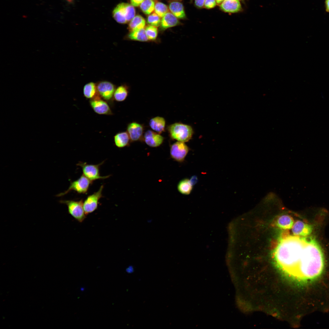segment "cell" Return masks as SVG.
Returning a JSON list of instances; mask_svg holds the SVG:
<instances>
[{
  "mask_svg": "<svg viewBox=\"0 0 329 329\" xmlns=\"http://www.w3.org/2000/svg\"><path fill=\"white\" fill-rule=\"evenodd\" d=\"M305 243L299 265L297 281L310 283L319 279L324 272L325 261L322 248L313 236H305Z\"/></svg>",
  "mask_w": 329,
  "mask_h": 329,
  "instance_id": "1",
  "label": "cell"
},
{
  "mask_svg": "<svg viewBox=\"0 0 329 329\" xmlns=\"http://www.w3.org/2000/svg\"><path fill=\"white\" fill-rule=\"evenodd\" d=\"M305 243V237L282 233L274 252L275 260L279 267L290 277L298 268Z\"/></svg>",
  "mask_w": 329,
  "mask_h": 329,
  "instance_id": "2",
  "label": "cell"
},
{
  "mask_svg": "<svg viewBox=\"0 0 329 329\" xmlns=\"http://www.w3.org/2000/svg\"><path fill=\"white\" fill-rule=\"evenodd\" d=\"M167 129L171 138L184 143L189 141L191 138L193 133V129L191 126L179 122L169 125Z\"/></svg>",
  "mask_w": 329,
  "mask_h": 329,
  "instance_id": "3",
  "label": "cell"
},
{
  "mask_svg": "<svg viewBox=\"0 0 329 329\" xmlns=\"http://www.w3.org/2000/svg\"><path fill=\"white\" fill-rule=\"evenodd\" d=\"M104 161L97 164H89L86 162H80L77 165L82 168L83 174L93 182L97 179H105L109 178L110 175L101 176L100 175L99 168Z\"/></svg>",
  "mask_w": 329,
  "mask_h": 329,
  "instance_id": "4",
  "label": "cell"
},
{
  "mask_svg": "<svg viewBox=\"0 0 329 329\" xmlns=\"http://www.w3.org/2000/svg\"><path fill=\"white\" fill-rule=\"evenodd\" d=\"M60 202L67 206L69 213L78 222H82L85 219L83 200H61Z\"/></svg>",
  "mask_w": 329,
  "mask_h": 329,
  "instance_id": "5",
  "label": "cell"
},
{
  "mask_svg": "<svg viewBox=\"0 0 329 329\" xmlns=\"http://www.w3.org/2000/svg\"><path fill=\"white\" fill-rule=\"evenodd\" d=\"M96 85L99 96L112 105L114 101L113 96L116 88L115 86L107 81H99L96 83Z\"/></svg>",
  "mask_w": 329,
  "mask_h": 329,
  "instance_id": "6",
  "label": "cell"
},
{
  "mask_svg": "<svg viewBox=\"0 0 329 329\" xmlns=\"http://www.w3.org/2000/svg\"><path fill=\"white\" fill-rule=\"evenodd\" d=\"M92 183V182L82 174L78 179L71 182L68 189L66 191L59 193L57 196H64L72 191H75L79 194H86Z\"/></svg>",
  "mask_w": 329,
  "mask_h": 329,
  "instance_id": "7",
  "label": "cell"
},
{
  "mask_svg": "<svg viewBox=\"0 0 329 329\" xmlns=\"http://www.w3.org/2000/svg\"><path fill=\"white\" fill-rule=\"evenodd\" d=\"M103 188L104 185H101L97 191L88 196L83 202V208L86 215L92 213L97 209L99 201L103 196Z\"/></svg>",
  "mask_w": 329,
  "mask_h": 329,
  "instance_id": "8",
  "label": "cell"
},
{
  "mask_svg": "<svg viewBox=\"0 0 329 329\" xmlns=\"http://www.w3.org/2000/svg\"><path fill=\"white\" fill-rule=\"evenodd\" d=\"M89 103L94 112L98 114L106 115L113 114L108 103L99 95L90 99Z\"/></svg>",
  "mask_w": 329,
  "mask_h": 329,
  "instance_id": "9",
  "label": "cell"
},
{
  "mask_svg": "<svg viewBox=\"0 0 329 329\" xmlns=\"http://www.w3.org/2000/svg\"><path fill=\"white\" fill-rule=\"evenodd\" d=\"M189 151V147L185 143L178 141L171 145L170 156L175 161L182 162L184 161Z\"/></svg>",
  "mask_w": 329,
  "mask_h": 329,
  "instance_id": "10",
  "label": "cell"
},
{
  "mask_svg": "<svg viewBox=\"0 0 329 329\" xmlns=\"http://www.w3.org/2000/svg\"><path fill=\"white\" fill-rule=\"evenodd\" d=\"M292 228V233L294 235L305 237L311 233L313 228L311 225L297 220L294 224Z\"/></svg>",
  "mask_w": 329,
  "mask_h": 329,
  "instance_id": "11",
  "label": "cell"
},
{
  "mask_svg": "<svg viewBox=\"0 0 329 329\" xmlns=\"http://www.w3.org/2000/svg\"><path fill=\"white\" fill-rule=\"evenodd\" d=\"M144 140L148 146L153 147L159 146L163 143L164 138L159 133L148 130L144 133Z\"/></svg>",
  "mask_w": 329,
  "mask_h": 329,
  "instance_id": "12",
  "label": "cell"
},
{
  "mask_svg": "<svg viewBox=\"0 0 329 329\" xmlns=\"http://www.w3.org/2000/svg\"><path fill=\"white\" fill-rule=\"evenodd\" d=\"M143 126L137 122H132L127 125V132L131 141H135L140 140L143 136Z\"/></svg>",
  "mask_w": 329,
  "mask_h": 329,
  "instance_id": "13",
  "label": "cell"
},
{
  "mask_svg": "<svg viewBox=\"0 0 329 329\" xmlns=\"http://www.w3.org/2000/svg\"><path fill=\"white\" fill-rule=\"evenodd\" d=\"M294 223L293 218L288 215L284 214L278 217L274 221L272 225L281 229H290Z\"/></svg>",
  "mask_w": 329,
  "mask_h": 329,
  "instance_id": "14",
  "label": "cell"
},
{
  "mask_svg": "<svg viewBox=\"0 0 329 329\" xmlns=\"http://www.w3.org/2000/svg\"><path fill=\"white\" fill-rule=\"evenodd\" d=\"M180 24L178 18L171 12H168L162 17L160 28L161 30H163Z\"/></svg>",
  "mask_w": 329,
  "mask_h": 329,
  "instance_id": "15",
  "label": "cell"
},
{
  "mask_svg": "<svg viewBox=\"0 0 329 329\" xmlns=\"http://www.w3.org/2000/svg\"><path fill=\"white\" fill-rule=\"evenodd\" d=\"M220 8L224 12L231 13L237 12L242 8L239 0H224L220 4Z\"/></svg>",
  "mask_w": 329,
  "mask_h": 329,
  "instance_id": "16",
  "label": "cell"
},
{
  "mask_svg": "<svg viewBox=\"0 0 329 329\" xmlns=\"http://www.w3.org/2000/svg\"><path fill=\"white\" fill-rule=\"evenodd\" d=\"M169 9L171 12L177 18L184 19L186 15L183 4L178 2H172L169 5Z\"/></svg>",
  "mask_w": 329,
  "mask_h": 329,
  "instance_id": "17",
  "label": "cell"
},
{
  "mask_svg": "<svg viewBox=\"0 0 329 329\" xmlns=\"http://www.w3.org/2000/svg\"><path fill=\"white\" fill-rule=\"evenodd\" d=\"M114 140L115 146L119 148L127 146L130 141L127 131L119 132L116 133L114 136Z\"/></svg>",
  "mask_w": 329,
  "mask_h": 329,
  "instance_id": "18",
  "label": "cell"
},
{
  "mask_svg": "<svg viewBox=\"0 0 329 329\" xmlns=\"http://www.w3.org/2000/svg\"><path fill=\"white\" fill-rule=\"evenodd\" d=\"M165 124L166 122L164 118L160 116L152 118L149 122L150 128L159 134L164 131Z\"/></svg>",
  "mask_w": 329,
  "mask_h": 329,
  "instance_id": "19",
  "label": "cell"
},
{
  "mask_svg": "<svg viewBox=\"0 0 329 329\" xmlns=\"http://www.w3.org/2000/svg\"><path fill=\"white\" fill-rule=\"evenodd\" d=\"M83 94L87 99H91L98 95L96 83L90 82L86 84L83 88Z\"/></svg>",
  "mask_w": 329,
  "mask_h": 329,
  "instance_id": "20",
  "label": "cell"
},
{
  "mask_svg": "<svg viewBox=\"0 0 329 329\" xmlns=\"http://www.w3.org/2000/svg\"><path fill=\"white\" fill-rule=\"evenodd\" d=\"M146 25L144 18L140 15H137L130 21L129 25L130 32L144 28Z\"/></svg>",
  "mask_w": 329,
  "mask_h": 329,
  "instance_id": "21",
  "label": "cell"
},
{
  "mask_svg": "<svg viewBox=\"0 0 329 329\" xmlns=\"http://www.w3.org/2000/svg\"><path fill=\"white\" fill-rule=\"evenodd\" d=\"M128 87L122 85L116 88L114 94V99L118 102L124 101L127 97L129 93Z\"/></svg>",
  "mask_w": 329,
  "mask_h": 329,
  "instance_id": "22",
  "label": "cell"
},
{
  "mask_svg": "<svg viewBox=\"0 0 329 329\" xmlns=\"http://www.w3.org/2000/svg\"><path fill=\"white\" fill-rule=\"evenodd\" d=\"M127 37L130 40L139 41L146 42L148 40L144 28L130 32Z\"/></svg>",
  "mask_w": 329,
  "mask_h": 329,
  "instance_id": "23",
  "label": "cell"
},
{
  "mask_svg": "<svg viewBox=\"0 0 329 329\" xmlns=\"http://www.w3.org/2000/svg\"><path fill=\"white\" fill-rule=\"evenodd\" d=\"M193 185L190 180L185 179L181 180L178 183L177 189L178 191L181 193L188 195L189 194L193 189Z\"/></svg>",
  "mask_w": 329,
  "mask_h": 329,
  "instance_id": "24",
  "label": "cell"
},
{
  "mask_svg": "<svg viewBox=\"0 0 329 329\" xmlns=\"http://www.w3.org/2000/svg\"><path fill=\"white\" fill-rule=\"evenodd\" d=\"M113 16L115 20L119 23L124 24L127 22L119 4L113 10Z\"/></svg>",
  "mask_w": 329,
  "mask_h": 329,
  "instance_id": "25",
  "label": "cell"
},
{
  "mask_svg": "<svg viewBox=\"0 0 329 329\" xmlns=\"http://www.w3.org/2000/svg\"><path fill=\"white\" fill-rule=\"evenodd\" d=\"M155 5L153 0H144L140 6L141 10L144 13L150 15L154 10Z\"/></svg>",
  "mask_w": 329,
  "mask_h": 329,
  "instance_id": "26",
  "label": "cell"
},
{
  "mask_svg": "<svg viewBox=\"0 0 329 329\" xmlns=\"http://www.w3.org/2000/svg\"><path fill=\"white\" fill-rule=\"evenodd\" d=\"M126 18L127 22L131 21L135 16V10L131 4L123 3Z\"/></svg>",
  "mask_w": 329,
  "mask_h": 329,
  "instance_id": "27",
  "label": "cell"
},
{
  "mask_svg": "<svg viewBox=\"0 0 329 329\" xmlns=\"http://www.w3.org/2000/svg\"><path fill=\"white\" fill-rule=\"evenodd\" d=\"M169 8L165 4L160 2H157L155 5L154 10L156 13L161 18L168 12Z\"/></svg>",
  "mask_w": 329,
  "mask_h": 329,
  "instance_id": "28",
  "label": "cell"
},
{
  "mask_svg": "<svg viewBox=\"0 0 329 329\" xmlns=\"http://www.w3.org/2000/svg\"><path fill=\"white\" fill-rule=\"evenodd\" d=\"M145 30L148 40L154 41L156 40L158 35L157 27L149 25L146 27Z\"/></svg>",
  "mask_w": 329,
  "mask_h": 329,
  "instance_id": "29",
  "label": "cell"
},
{
  "mask_svg": "<svg viewBox=\"0 0 329 329\" xmlns=\"http://www.w3.org/2000/svg\"><path fill=\"white\" fill-rule=\"evenodd\" d=\"M160 18L156 13H153L148 16L147 22L150 25L158 27L161 24Z\"/></svg>",
  "mask_w": 329,
  "mask_h": 329,
  "instance_id": "30",
  "label": "cell"
},
{
  "mask_svg": "<svg viewBox=\"0 0 329 329\" xmlns=\"http://www.w3.org/2000/svg\"><path fill=\"white\" fill-rule=\"evenodd\" d=\"M216 3V0H205L204 5L206 8L210 9L214 7Z\"/></svg>",
  "mask_w": 329,
  "mask_h": 329,
  "instance_id": "31",
  "label": "cell"
},
{
  "mask_svg": "<svg viewBox=\"0 0 329 329\" xmlns=\"http://www.w3.org/2000/svg\"><path fill=\"white\" fill-rule=\"evenodd\" d=\"M205 0H195V5L198 8H201L204 5Z\"/></svg>",
  "mask_w": 329,
  "mask_h": 329,
  "instance_id": "32",
  "label": "cell"
},
{
  "mask_svg": "<svg viewBox=\"0 0 329 329\" xmlns=\"http://www.w3.org/2000/svg\"><path fill=\"white\" fill-rule=\"evenodd\" d=\"M144 0H130L131 4L135 7H137L140 5Z\"/></svg>",
  "mask_w": 329,
  "mask_h": 329,
  "instance_id": "33",
  "label": "cell"
},
{
  "mask_svg": "<svg viewBox=\"0 0 329 329\" xmlns=\"http://www.w3.org/2000/svg\"><path fill=\"white\" fill-rule=\"evenodd\" d=\"M190 180L192 184L193 185L197 182V178L196 176H194L191 177Z\"/></svg>",
  "mask_w": 329,
  "mask_h": 329,
  "instance_id": "34",
  "label": "cell"
},
{
  "mask_svg": "<svg viewBox=\"0 0 329 329\" xmlns=\"http://www.w3.org/2000/svg\"><path fill=\"white\" fill-rule=\"evenodd\" d=\"M126 271L128 273H131L134 271V268L132 266H129L126 269Z\"/></svg>",
  "mask_w": 329,
  "mask_h": 329,
  "instance_id": "35",
  "label": "cell"
},
{
  "mask_svg": "<svg viewBox=\"0 0 329 329\" xmlns=\"http://www.w3.org/2000/svg\"><path fill=\"white\" fill-rule=\"evenodd\" d=\"M326 11L329 12V0H326Z\"/></svg>",
  "mask_w": 329,
  "mask_h": 329,
  "instance_id": "36",
  "label": "cell"
},
{
  "mask_svg": "<svg viewBox=\"0 0 329 329\" xmlns=\"http://www.w3.org/2000/svg\"><path fill=\"white\" fill-rule=\"evenodd\" d=\"M224 0H216L217 3L221 4Z\"/></svg>",
  "mask_w": 329,
  "mask_h": 329,
  "instance_id": "37",
  "label": "cell"
},
{
  "mask_svg": "<svg viewBox=\"0 0 329 329\" xmlns=\"http://www.w3.org/2000/svg\"><path fill=\"white\" fill-rule=\"evenodd\" d=\"M84 290V288L83 287H82L80 288V290L82 291H83Z\"/></svg>",
  "mask_w": 329,
  "mask_h": 329,
  "instance_id": "38",
  "label": "cell"
}]
</instances>
